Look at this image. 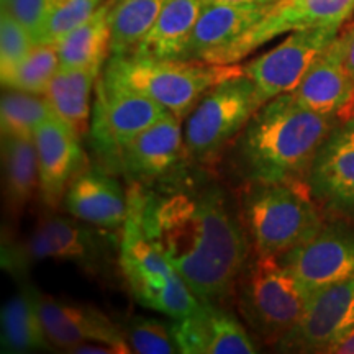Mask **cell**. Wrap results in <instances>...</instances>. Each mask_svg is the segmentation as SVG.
Returning a JSON list of instances; mask_svg holds the SVG:
<instances>
[{
    "label": "cell",
    "instance_id": "obj_1",
    "mask_svg": "<svg viewBox=\"0 0 354 354\" xmlns=\"http://www.w3.org/2000/svg\"><path fill=\"white\" fill-rule=\"evenodd\" d=\"M143 190V223L198 300L223 302L253 250L241 216L218 185L177 183Z\"/></svg>",
    "mask_w": 354,
    "mask_h": 354
},
{
    "label": "cell",
    "instance_id": "obj_2",
    "mask_svg": "<svg viewBox=\"0 0 354 354\" xmlns=\"http://www.w3.org/2000/svg\"><path fill=\"white\" fill-rule=\"evenodd\" d=\"M339 120L302 107L287 92L251 117L228 148V166L245 185L307 184L318 149Z\"/></svg>",
    "mask_w": 354,
    "mask_h": 354
},
{
    "label": "cell",
    "instance_id": "obj_3",
    "mask_svg": "<svg viewBox=\"0 0 354 354\" xmlns=\"http://www.w3.org/2000/svg\"><path fill=\"white\" fill-rule=\"evenodd\" d=\"M120 241V269L128 289L138 304L171 320L189 315L201 300L176 271L143 223V190L133 184L128 190V215Z\"/></svg>",
    "mask_w": 354,
    "mask_h": 354
},
{
    "label": "cell",
    "instance_id": "obj_4",
    "mask_svg": "<svg viewBox=\"0 0 354 354\" xmlns=\"http://www.w3.org/2000/svg\"><path fill=\"white\" fill-rule=\"evenodd\" d=\"M243 73L240 64H210L122 55L109 56L102 81L140 92L184 122L215 84Z\"/></svg>",
    "mask_w": 354,
    "mask_h": 354
},
{
    "label": "cell",
    "instance_id": "obj_5",
    "mask_svg": "<svg viewBox=\"0 0 354 354\" xmlns=\"http://www.w3.org/2000/svg\"><path fill=\"white\" fill-rule=\"evenodd\" d=\"M240 210L254 253L276 258L312 240L325 225L307 184L245 185Z\"/></svg>",
    "mask_w": 354,
    "mask_h": 354
},
{
    "label": "cell",
    "instance_id": "obj_6",
    "mask_svg": "<svg viewBox=\"0 0 354 354\" xmlns=\"http://www.w3.org/2000/svg\"><path fill=\"white\" fill-rule=\"evenodd\" d=\"M234 295L250 328L263 342L276 344L304 317L313 292L276 256L256 254L238 277Z\"/></svg>",
    "mask_w": 354,
    "mask_h": 354
},
{
    "label": "cell",
    "instance_id": "obj_7",
    "mask_svg": "<svg viewBox=\"0 0 354 354\" xmlns=\"http://www.w3.org/2000/svg\"><path fill=\"white\" fill-rule=\"evenodd\" d=\"M263 105L258 87L246 74L215 84L185 117V156L201 166L218 161Z\"/></svg>",
    "mask_w": 354,
    "mask_h": 354
},
{
    "label": "cell",
    "instance_id": "obj_8",
    "mask_svg": "<svg viewBox=\"0 0 354 354\" xmlns=\"http://www.w3.org/2000/svg\"><path fill=\"white\" fill-rule=\"evenodd\" d=\"M167 115L172 113L149 97L99 79L91 120L92 145L105 161L120 169L123 148Z\"/></svg>",
    "mask_w": 354,
    "mask_h": 354
},
{
    "label": "cell",
    "instance_id": "obj_9",
    "mask_svg": "<svg viewBox=\"0 0 354 354\" xmlns=\"http://www.w3.org/2000/svg\"><path fill=\"white\" fill-rule=\"evenodd\" d=\"M88 223L63 215H43L24 245L3 251V266L10 271H25L43 259L69 261L87 271L99 272L104 259V245L99 233Z\"/></svg>",
    "mask_w": 354,
    "mask_h": 354
},
{
    "label": "cell",
    "instance_id": "obj_10",
    "mask_svg": "<svg viewBox=\"0 0 354 354\" xmlns=\"http://www.w3.org/2000/svg\"><path fill=\"white\" fill-rule=\"evenodd\" d=\"M354 13V0H277L264 19L221 51L210 64H236L281 35L317 26H339Z\"/></svg>",
    "mask_w": 354,
    "mask_h": 354
},
{
    "label": "cell",
    "instance_id": "obj_11",
    "mask_svg": "<svg viewBox=\"0 0 354 354\" xmlns=\"http://www.w3.org/2000/svg\"><path fill=\"white\" fill-rule=\"evenodd\" d=\"M354 330V276L317 290L297 325L276 343L284 353H333Z\"/></svg>",
    "mask_w": 354,
    "mask_h": 354
},
{
    "label": "cell",
    "instance_id": "obj_12",
    "mask_svg": "<svg viewBox=\"0 0 354 354\" xmlns=\"http://www.w3.org/2000/svg\"><path fill=\"white\" fill-rule=\"evenodd\" d=\"M339 32V26H317L292 32L272 50L243 64V74L254 82L261 100L266 104L294 91L310 64Z\"/></svg>",
    "mask_w": 354,
    "mask_h": 354
},
{
    "label": "cell",
    "instance_id": "obj_13",
    "mask_svg": "<svg viewBox=\"0 0 354 354\" xmlns=\"http://www.w3.org/2000/svg\"><path fill=\"white\" fill-rule=\"evenodd\" d=\"M277 259L315 294L354 276V227L343 220L325 223L312 240Z\"/></svg>",
    "mask_w": 354,
    "mask_h": 354
},
{
    "label": "cell",
    "instance_id": "obj_14",
    "mask_svg": "<svg viewBox=\"0 0 354 354\" xmlns=\"http://www.w3.org/2000/svg\"><path fill=\"white\" fill-rule=\"evenodd\" d=\"M318 207L354 216V115L344 117L318 149L307 176Z\"/></svg>",
    "mask_w": 354,
    "mask_h": 354
},
{
    "label": "cell",
    "instance_id": "obj_15",
    "mask_svg": "<svg viewBox=\"0 0 354 354\" xmlns=\"http://www.w3.org/2000/svg\"><path fill=\"white\" fill-rule=\"evenodd\" d=\"M38 310L53 346L71 351L77 344L97 342L110 344L118 354L133 353L123 331L100 310L38 294Z\"/></svg>",
    "mask_w": 354,
    "mask_h": 354
},
{
    "label": "cell",
    "instance_id": "obj_16",
    "mask_svg": "<svg viewBox=\"0 0 354 354\" xmlns=\"http://www.w3.org/2000/svg\"><path fill=\"white\" fill-rule=\"evenodd\" d=\"M183 354H253L259 349L245 326L216 302L201 300L196 310L171 323Z\"/></svg>",
    "mask_w": 354,
    "mask_h": 354
},
{
    "label": "cell",
    "instance_id": "obj_17",
    "mask_svg": "<svg viewBox=\"0 0 354 354\" xmlns=\"http://www.w3.org/2000/svg\"><path fill=\"white\" fill-rule=\"evenodd\" d=\"M37 146L39 192L48 209H57L68 185L79 172L86 169V153L81 138L53 115L43 122L33 136Z\"/></svg>",
    "mask_w": 354,
    "mask_h": 354
},
{
    "label": "cell",
    "instance_id": "obj_18",
    "mask_svg": "<svg viewBox=\"0 0 354 354\" xmlns=\"http://www.w3.org/2000/svg\"><path fill=\"white\" fill-rule=\"evenodd\" d=\"M184 154L183 122L167 115L123 148L120 169L133 183H153L177 171Z\"/></svg>",
    "mask_w": 354,
    "mask_h": 354
},
{
    "label": "cell",
    "instance_id": "obj_19",
    "mask_svg": "<svg viewBox=\"0 0 354 354\" xmlns=\"http://www.w3.org/2000/svg\"><path fill=\"white\" fill-rule=\"evenodd\" d=\"M289 94L302 107L323 115L343 118L346 110H353L354 82L344 68L338 37L315 57L302 81Z\"/></svg>",
    "mask_w": 354,
    "mask_h": 354
},
{
    "label": "cell",
    "instance_id": "obj_20",
    "mask_svg": "<svg viewBox=\"0 0 354 354\" xmlns=\"http://www.w3.org/2000/svg\"><path fill=\"white\" fill-rule=\"evenodd\" d=\"M271 7L203 3L180 61L212 63L221 51L264 19Z\"/></svg>",
    "mask_w": 354,
    "mask_h": 354
},
{
    "label": "cell",
    "instance_id": "obj_21",
    "mask_svg": "<svg viewBox=\"0 0 354 354\" xmlns=\"http://www.w3.org/2000/svg\"><path fill=\"white\" fill-rule=\"evenodd\" d=\"M69 215L104 230L122 228L128 215V192L102 169H84L68 185L63 197Z\"/></svg>",
    "mask_w": 354,
    "mask_h": 354
},
{
    "label": "cell",
    "instance_id": "obj_22",
    "mask_svg": "<svg viewBox=\"0 0 354 354\" xmlns=\"http://www.w3.org/2000/svg\"><path fill=\"white\" fill-rule=\"evenodd\" d=\"M202 7V0H166L151 30L130 55L180 59Z\"/></svg>",
    "mask_w": 354,
    "mask_h": 354
},
{
    "label": "cell",
    "instance_id": "obj_23",
    "mask_svg": "<svg viewBox=\"0 0 354 354\" xmlns=\"http://www.w3.org/2000/svg\"><path fill=\"white\" fill-rule=\"evenodd\" d=\"M102 71L100 68H59L44 92L53 113L81 140L91 130L92 91Z\"/></svg>",
    "mask_w": 354,
    "mask_h": 354
},
{
    "label": "cell",
    "instance_id": "obj_24",
    "mask_svg": "<svg viewBox=\"0 0 354 354\" xmlns=\"http://www.w3.org/2000/svg\"><path fill=\"white\" fill-rule=\"evenodd\" d=\"M38 294L35 287L26 286L3 304L0 313L3 353H30L53 346L39 317Z\"/></svg>",
    "mask_w": 354,
    "mask_h": 354
},
{
    "label": "cell",
    "instance_id": "obj_25",
    "mask_svg": "<svg viewBox=\"0 0 354 354\" xmlns=\"http://www.w3.org/2000/svg\"><path fill=\"white\" fill-rule=\"evenodd\" d=\"M3 194L7 209L20 215L39 187L37 146L33 138L2 136Z\"/></svg>",
    "mask_w": 354,
    "mask_h": 354
},
{
    "label": "cell",
    "instance_id": "obj_26",
    "mask_svg": "<svg viewBox=\"0 0 354 354\" xmlns=\"http://www.w3.org/2000/svg\"><path fill=\"white\" fill-rule=\"evenodd\" d=\"M112 2L107 0L91 19L56 43L61 69H104L110 56L109 10Z\"/></svg>",
    "mask_w": 354,
    "mask_h": 354
},
{
    "label": "cell",
    "instance_id": "obj_27",
    "mask_svg": "<svg viewBox=\"0 0 354 354\" xmlns=\"http://www.w3.org/2000/svg\"><path fill=\"white\" fill-rule=\"evenodd\" d=\"M166 0H113L109 10L110 56L130 55L151 30Z\"/></svg>",
    "mask_w": 354,
    "mask_h": 354
},
{
    "label": "cell",
    "instance_id": "obj_28",
    "mask_svg": "<svg viewBox=\"0 0 354 354\" xmlns=\"http://www.w3.org/2000/svg\"><path fill=\"white\" fill-rule=\"evenodd\" d=\"M46 97L30 92L6 88L0 100V128L2 136L33 138L43 122L53 117Z\"/></svg>",
    "mask_w": 354,
    "mask_h": 354
},
{
    "label": "cell",
    "instance_id": "obj_29",
    "mask_svg": "<svg viewBox=\"0 0 354 354\" xmlns=\"http://www.w3.org/2000/svg\"><path fill=\"white\" fill-rule=\"evenodd\" d=\"M59 71L56 44L37 43L33 50L7 74H2V87L44 95L51 79Z\"/></svg>",
    "mask_w": 354,
    "mask_h": 354
},
{
    "label": "cell",
    "instance_id": "obj_30",
    "mask_svg": "<svg viewBox=\"0 0 354 354\" xmlns=\"http://www.w3.org/2000/svg\"><path fill=\"white\" fill-rule=\"evenodd\" d=\"M107 0H55L37 43L56 44L91 19Z\"/></svg>",
    "mask_w": 354,
    "mask_h": 354
},
{
    "label": "cell",
    "instance_id": "obj_31",
    "mask_svg": "<svg viewBox=\"0 0 354 354\" xmlns=\"http://www.w3.org/2000/svg\"><path fill=\"white\" fill-rule=\"evenodd\" d=\"M125 335L133 353L172 354L180 353L171 325L146 317H133L127 322Z\"/></svg>",
    "mask_w": 354,
    "mask_h": 354
},
{
    "label": "cell",
    "instance_id": "obj_32",
    "mask_svg": "<svg viewBox=\"0 0 354 354\" xmlns=\"http://www.w3.org/2000/svg\"><path fill=\"white\" fill-rule=\"evenodd\" d=\"M35 39L7 10L0 17V76L7 74L33 50Z\"/></svg>",
    "mask_w": 354,
    "mask_h": 354
},
{
    "label": "cell",
    "instance_id": "obj_33",
    "mask_svg": "<svg viewBox=\"0 0 354 354\" xmlns=\"http://www.w3.org/2000/svg\"><path fill=\"white\" fill-rule=\"evenodd\" d=\"M53 2L55 0H3L2 10H7L19 24L24 25L37 43Z\"/></svg>",
    "mask_w": 354,
    "mask_h": 354
},
{
    "label": "cell",
    "instance_id": "obj_34",
    "mask_svg": "<svg viewBox=\"0 0 354 354\" xmlns=\"http://www.w3.org/2000/svg\"><path fill=\"white\" fill-rule=\"evenodd\" d=\"M338 38L339 43H342L344 68H346L349 77L354 82V21H351L348 26H344L342 32H339Z\"/></svg>",
    "mask_w": 354,
    "mask_h": 354
},
{
    "label": "cell",
    "instance_id": "obj_35",
    "mask_svg": "<svg viewBox=\"0 0 354 354\" xmlns=\"http://www.w3.org/2000/svg\"><path fill=\"white\" fill-rule=\"evenodd\" d=\"M203 3H230V6H263L272 7L277 0H202Z\"/></svg>",
    "mask_w": 354,
    "mask_h": 354
},
{
    "label": "cell",
    "instance_id": "obj_36",
    "mask_svg": "<svg viewBox=\"0 0 354 354\" xmlns=\"http://www.w3.org/2000/svg\"><path fill=\"white\" fill-rule=\"evenodd\" d=\"M333 354H354V330L333 349Z\"/></svg>",
    "mask_w": 354,
    "mask_h": 354
},
{
    "label": "cell",
    "instance_id": "obj_37",
    "mask_svg": "<svg viewBox=\"0 0 354 354\" xmlns=\"http://www.w3.org/2000/svg\"><path fill=\"white\" fill-rule=\"evenodd\" d=\"M351 115H354V107H353V113Z\"/></svg>",
    "mask_w": 354,
    "mask_h": 354
},
{
    "label": "cell",
    "instance_id": "obj_38",
    "mask_svg": "<svg viewBox=\"0 0 354 354\" xmlns=\"http://www.w3.org/2000/svg\"><path fill=\"white\" fill-rule=\"evenodd\" d=\"M2 2H3V0H2Z\"/></svg>",
    "mask_w": 354,
    "mask_h": 354
}]
</instances>
